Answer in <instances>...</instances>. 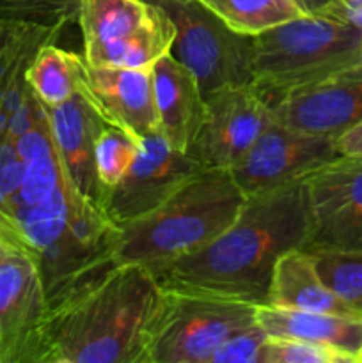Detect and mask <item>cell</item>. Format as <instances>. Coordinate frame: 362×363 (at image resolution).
<instances>
[{
  "label": "cell",
  "instance_id": "1",
  "mask_svg": "<svg viewBox=\"0 0 362 363\" xmlns=\"http://www.w3.org/2000/svg\"><path fill=\"white\" fill-rule=\"evenodd\" d=\"M163 289L137 262H114L48 298L41 363H146Z\"/></svg>",
  "mask_w": 362,
  "mask_h": 363
},
{
  "label": "cell",
  "instance_id": "2",
  "mask_svg": "<svg viewBox=\"0 0 362 363\" xmlns=\"http://www.w3.org/2000/svg\"><path fill=\"white\" fill-rule=\"evenodd\" d=\"M307 209L302 181L247 197L238 218L195 254L153 269L163 289L201 293L261 305L273 266L302 248Z\"/></svg>",
  "mask_w": 362,
  "mask_h": 363
},
{
  "label": "cell",
  "instance_id": "3",
  "mask_svg": "<svg viewBox=\"0 0 362 363\" xmlns=\"http://www.w3.org/2000/svg\"><path fill=\"white\" fill-rule=\"evenodd\" d=\"M245 194L227 169H202L148 215L121 227L112 262L156 269L219 238L243 208Z\"/></svg>",
  "mask_w": 362,
  "mask_h": 363
},
{
  "label": "cell",
  "instance_id": "4",
  "mask_svg": "<svg viewBox=\"0 0 362 363\" xmlns=\"http://www.w3.org/2000/svg\"><path fill=\"white\" fill-rule=\"evenodd\" d=\"M358 66L361 34L329 14H302L254 35L252 87L268 105L279 96Z\"/></svg>",
  "mask_w": 362,
  "mask_h": 363
},
{
  "label": "cell",
  "instance_id": "5",
  "mask_svg": "<svg viewBox=\"0 0 362 363\" xmlns=\"http://www.w3.org/2000/svg\"><path fill=\"white\" fill-rule=\"evenodd\" d=\"M256 307L248 301L163 289L146 363H209L227 339L258 323Z\"/></svg>",
  "mask_w": 362,
  "mask_h": 363
},
{
  "label": "cell",
  "instance_id": "6",
  "mask_svg": "<svg viewBox=\"0 0 362 363\" xmlns=\"http://www.w3.org/2000/svg\"><path fill=\"white\" fill-rule=\"evenodd\" d=\"M176 34L169 53L192 71L202 94L229 85H252L254 38L227 27L199 0H156Z\"/></svg>",
  "mask_w": 362,
  "mask_h": 363
},
{
  "label": "cell",
  "instance_id": "7",
  "mask_svg": "<svg viewBox=\"0 0 362 363\" xmlns=\"http://www.w3.org/2000/svg\"><path fill=\"white\" fill-rule=\"evenodd\" d=\"M2 227L0 363H41L48 296L34 255Z\"/></svg>",
  "mask_w": 362,
  "mask_h": 363
},
{
  "label": "cell",
  "instance_id": "8",
  "mask_svg": "<svg viewBox=\"0 0 362 363\" xmlns=\"http://www.w3.org/2000/svg\"><path fill=\"white\" fill-rule=\"evenodd\" d=\"M307 209L304 250H362V155H339L302 179Z\"/></svg>",
  "mask_w": 362,
  "mask_h": 363
},
{
  "label": "cell",
  "instance_id": "9",
  "mask_svg": "<svg viewBox=\"0 0 362 363\" xmlns=\"http://www.w3.org/2000/svg\"><path fill=\"white\" fill-rule=\"evenodd\" d=\"M273 121L272 106L252 85L215 89L204 94L201 126L187 155L202 169L231 170Z\"/></svg>",
  "mask_w": 362,
  "mask_h": 363
},
{
  "label": "cell",
  "instance_id": "10",
  "mask_svg": "<svg viewBox=\"0 0 362 363\" xmlns=\"http://www.w3.org/2000/svg\"><path fill=\"white\" fill-rule=\"evenodd\" d=\"M201 170L190 155L176 151L162 133L144 138L128 172L106 195V218L121 229L162 206Z\"/></svg>",
  "mask_w": 362,
  "mask_h": 363
},
{
  "label": "cell",
  "instance_id": "11",
  "mask_svg": "<svg viewBox=\"0 0 362 363\" xmlns=\"http://www.w3.org/2000/svg\"><path fill=\"white\" fill-rule=\"evenodd\" d=\"M337 156L336 138L291 130L273 121L231 174L245 197H251L302 181Z\"/></svg>",
  "mask_w": 362,
  "mask_h": 363
},
{
  "label": "cell",
  "instance_id": "12",
  "mask_svg": "<svg viewBox=\"0 0 362 363\" xmlns=\"http://www.w3.org/2000/svg\"><path fill=\"white\" fill-rule=\"evenodd\" d=\"M78 89L99 116L138 142L160 133L151 67L91 66L80 59Z\"/></svg>",
  "mask_w": 362,
  "mask_h": 363
},
{
  "label": "cell",
  "instance_id": "13",
  "mask_svg": "<svg viewBox=\"0 0 362 363\" xmlns=\"http://www.w3.org/2000/svg\"><path fill=\"white\" fill-rule=\"evenodd\" d=\"M270 106L291 130L337 138L362 121V66L279 96Z\"/></svg>",
  "mask_w": 362,
  "mask_h": 363
},
{
  "label": "cell",
  "instance_id": "14",
  "mask_svg": "<svg viewBox=\"0 0 362 363\" xmlns=\"http://www.w3.org/2000/svg\"><path fill=\"white\" fill-rule=\"evenodd\" d=\"M46 112L71 183L87 204L105 215L106 191L96 172L94 151L99 133L109 123L80 89L62 105L46 108Z\"/></svg>",
  "mask_w": 362,
  "mask_h": 363
},
{
  "label": "cell",
  "instance_id": "15",
  "mask_svg": "<svg viewBox=\"0 0 362 363\" xmlns=\"http://www.w3.org/2000/svg\"><path fill=\"white\" fill-rule=\"evenodd\" d=\"M153 91L160 133L176 151L188 152L201 126L204 94L188 67L170 53L153 64Z\"/></svg>",
  "mask_w": 362,
  "mask_h": 363
},
{
  "label": "cell",
  "instance_id": "16",
  "mask_svg": "<svg viewBox=\"0 0 362 363\" xmlns=\"http://www.w3.org/2000/svg\"><path fill=\"white\" fill-rule=\"evenodd\" d=\"M64 25L0 18V140L7 137L9 117L31 92L27 67L38 50L57 43Z\"/></svg>",
  "mask_w": 362,
  "mask_h": 363
},
{
  "label": "cell",
  "instance_id": "17",
  "mask_svg": "<svg viewBox=\"0 0 362 363\" xmlns=\"http://www.w3.org/2000/svg\"><path fill=\"white\" fill-rule=\"evenodd\" d=\"M162 14L149 0H80L77 21L84 38V60L96 64Z\"/></svg>",
  "mask_w": 362,
  "mask_h": 363
},
{
  "label": "cell",
  "instance_id": "18",
  "mask_svg": "<svg viewBox=\"0 0 362 363\" xmlns=\"http://www.w3.org/2000/svg\"><path fill=\"white\" fill-rule=\"evenodd\" d=\"M256 318L270 337H287V339L323 344L350 357L353 363H358L361 358V315L291 311V308L261 303L256 307Z\"/></svg>",
  "mask_w": 362,
  "mask_h": 363
},
{
  "label": "cell",
  "instance_id": "19",
  "mask_svg": "<svg viewBox=\"0 0 362 363\" xmlns=\"http://www.w3.org/2000/svg\"><path fill=\"white\" fill-rule=\"evenodd\" d=\"M266 305L322 314L358 315L323 282L316 269L314 255L304 248L287 250L275 262Z\"/></svg>",
  "mask_w": 362,
  "mask_h": 363
},
{
  "label": "cell",
  "instance_id": "20",
  "mask_svg": "<svg viewBox=\"0 0 362 363\" xmlns=\"http://www.w3.org/2000/svg\"><path fill=\"white\" fill-rule=\"evenodd\" d=\"M82 55L66 52L55 43L41 46L27 67V84L35 98L46 106L62 105L78 91V64Z\"/></svg>",
  "mask_w": 362,
  "mask_h": 363
},
{
  "label": "cell",
  "instance_id": "21",
  "mask_svg": "<svg viewBox=\"0 0 362 363\" xmlns=\"http://www.w3.org/2000/svg\"><path fill=\"white\" fill-rule=\"evenodd\" d=\"M227 27L245 35H258L275 25L307 14L297 0H199Z\"/></svg>",
  "mask_w": 362,
  "mask_h": 363
},
{
  "label": "cell",
  "instance_id": "22",
  "mask_svg": "<svg viewBox=\"0 0 362 363\" xmlns=\"http://www.w3.org/2000/svg\"><path fill=\"white\" fill-rule=\"evenodd\" d=\"M312 255L323 282L362 315V250L316 252Z\"/></svg>",
  "mask_w": 362,
  "mask_h": 363
},
{
  "label": "cell",
  "instance_id": "23",
  "mask_svg": "<svg viewBox=\"0 0 362 363\" xmlns=\"http://www.w3.org/2000/svg\"><path fill=\"white\" fill-rule=\"evenodd\" d=\"M138 152V140L121 128L106 124L96 142V172L102 186L109 191L123 179Z\"/></svg>",
  "mask_w": 362,
  "mask_h": 363
},
{
  "label": "cell",
  "instance_id": "24",
  "mask_svg": "<svg viewBox=\"0 0 362 363\" xmlns=\"http://www.w3.org/2000/svg\"><path fill=\"white\" fill-rule=\"evenodd\" d=\"M261 363H353V360L323 344L268 335L263 347Z\"/></svg>",
  "mask_w": 362,
  "mask_h": 363
},
{
  "label": "cell",
  "instance_id": "25",
  "mask_svg": "<svg viewBox=\"0 0 362 363\" xmlns=\"http://www.w3.org/2000/svg\"><path fill=\"white\" fill-rule=\"evenodd\" d=\"M80 0H0V18L64 25L77 21Z\"/></svg>",
  "mask_w": 362,
  "mask_h": 363
},
{
  "label": "cell",
  "instance_id": "26",
  "mask_svg": "<svg viewBox=\"0 0 362 363\" xmlns=\"http://www.w3.org/2000/svg\"><path fill=\"white\" fill-rule=\"evenodd\" d=\"M266 339L268 333L261 328L259 323H256L254 326H248L227 339L213 353L209 363H261Z\"/></svg>",
  "mask_w": 362,
  "mask_h": 363
},
{
  "label": "cell",
  "instance_id": "27",
  "mask_svg": "<svg viewBox=\"0 0 362 363\" xmlns=\"http://www.w3.org/2000/svg\"><path fill=\"white\" fill-rule=\"evenodd\" d=\"M319 13L329 14L355 27L362 39V0H330Z\"/></svg>",
  "mask_w": 362,
  "mask_h": 363
},
{
  "label": "cell",
  "instance_id": "28",
  "mask_svg": "<svg viewBox=\"0 0 362 363\" xmlns=\"http://www.w3.org/2000/svg\"><path fill=\"white\" fill-rule=\"evenodd\" d=\"M23 172L25 163L20 158L0 167V208L14 197L23 179Z\"/></svg>",
  "mask_w": 362,
  "mask_h": 363
},
{
  "label": "cell",
  "instance_id": "29",
  "mask_svg": "<svg viewBox=\"0 0 362 363\" xmlns=\"http://www.w3.org/2000/svg\"><path fill=\"white\" fill-rule=\"evenodd\" d=\"M336 147L337 152L343 156L362 155V121L336 138Z\"/></svg>",
  "mask_w": 362,
  "mask_h": 363
},
{
  "label": "cell",
  "instance_id": "30",
  "mask_svg": "<svg viewBox=\"0 0 362 363\" xmlns=\"http://www.w3.org/2000/svg\"><path fill=\"white\" fill-rule=\"evenodd\" d=\"M298 6L305 11L307 14L311 13H319L330 0H297Z\"/></svg>",
  "mask_w": 362,
  "mask_h": 363
},
{
  "label": "cell",
  "instance_id": "31",
  "mask_svg": "<svg viewBox=\"0 0 362 363\" xmlns=\"http://www.w3.org/2000/svg\"><path fill=\"white\" fill-rule=\"evenodd\" d=\"M4 240H6V238H4L2 227H0V250H2V247H4Z\"/></svg>",
  "mask_w": 362,
  "mask_h": 363
},
{
  "label": "cell",
  "instance_id": "32",
  "mask_svg": "<svg viewBox=\"0 0 362 363\" xmlns=\"http://www.w3.org/2000/svg\"><path fill=\"white\" fill-rule=\"evenodd\" d=\"M358 363H362V353H361V358H358Z\"/></svg>",
  "mask_w": 362,
  "mask_h": 363
},
{
  "label": "cell",
  "instance_id": "33",
  "mask_svg": "<svg viewBox=\"0 0 362 363\" xmlns=\"http://www.w3.org/2000/svg\"><path fill=\"white\" fill-rule=\"evenodd\" d=\"M149 2H156V0H149Z\"/></svg>",
  "mask_w": 362,
  "mask_h": 363
}]
</instances>
